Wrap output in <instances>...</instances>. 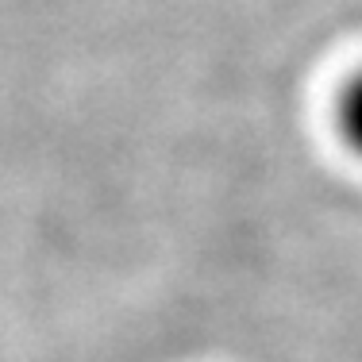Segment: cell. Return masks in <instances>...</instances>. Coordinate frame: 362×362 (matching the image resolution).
Returning a JSON list of instances; mask_svg holds the SVG:
<instances>
[{"label": "cell", "mask_w": 362, "mask_h": 362, "mask_svg": "<svg viewBox=\"0 0 362 362\" xmlns=\"http://www.w3.org/2000/svg\"><path fill=\"white\" fill-rule=\"evenodd\" d=\"M335 127H339V139L355 158H362V74H355L339 93V105H335Z\"/></svg>", "instance_id": "6da1fadb"}]
</instances>
